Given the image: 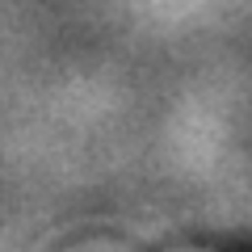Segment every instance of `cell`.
Returning a JSON list of instances; mask_svg holds the SVG:
<instances>
[]
</instances>
